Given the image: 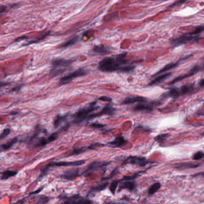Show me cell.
I'll list each match as a JSON object with an SVG mask.
<instances>
[{"label": "cell", "instance_id": "obj_1", "mask_svg": "<svg viewBox=\"0 0 204 204\" xmlns=\"http://www.w3.org/2000/svg\"><path fill=\"white\" fill-rule=\"evenodd\" d=\"M127 53H123L110 57H107L101 60L98 64V69L106 73L120 71L123 73H130L132 71L135 66L129 63L126 60Z\"/></svg>", "mask_w": 204, "mask_h": 204}, {"label": "cell", "instance_id": "obj_2", "mask_svg": "<svg viewBox=\"0 0 204 204\" xmlns=\"http://www.w3.org/2000/svg\"><path fill=\"white\" fill-rule=\"evenodd\" d=\"M99 108V107L97 106L96 102H92L90 103L88 106L80 108L72 116L73 118V122L74 123L78 124L88 120L89 116Z\"/></svg>", "mask_w": 204, "mask_h": 204}, {"label": "cell", "instance_id": "obj_3", "mask_svg": "<svg viewBox=\"0 0 204 204\" xmlns=\"http://www.w3.org/2000/svg\"><path fill=\"white\" fill-rule=\"evenodd\" d=\"M73 60L71 59H55L52 62V68L50 74L55 77L63 73L67 70V68L71 65Z\"/></svg>", "mask_w": 204, "mask_h": 204}, {"label": "cell", "instance_id": "obj_4", "mask_svg": "<svg viewBox=\"0 0 204 204\" xmlns=\"http://www.w3.org/2000/svg\"><path fill=\"white\" fill-rule=\"evenodd\" d=\"M85 164V160H80L71 162H52L48 164L41 171V173L39 176V178H43L47 175L48 171L50 168L53 167H69V166H80Z\"/></svg>", "mask_w": 204, "mask_h": 204}, {"label": "cell", "instance_id": "obj_5", "mask_svg": "<svg viewBox=\"0 0 204 204\" xmlns=\"http://www.w3.org/2000/svg\"><path fill=\"white\" fill-rule=\"evenodd\" d=\"M199 38V37L198 35L193 34L192 32L184 34L176 38H174L171 41V44L173 46L176 47L178 46L184 44H186L188 42L192 41H196L198 40Z\"/></svg>", "mask_w": 204, "mask_h": 204}, {"label": "cell", "instance_id": "obj_6", "mask_svg": "<svg viewBox=\"0 0 204 204\" xmlns=\"http://www.w3.org/2000/svg\"><path fill=\"white\" fill-rule=\"evenodd\" d=\"M86 74H87V72L85 70L82 69V68L79 69V70L71 73L68 74L66 76H65L62 77L60 79V80L59 82V84L60 85H66L68 83H70L74 79L85 76Z\"/></svg>", "mask_w": 204, "mask_h": 204}, {"label": "cell", "instance_id": "obj_7", "mask_svg": "<svg viewBox=\"0 0 204 204\" xmlns=\"http://www.w3.org/2000/svg\"><path fill=\"white\" fill-rule=\"evenodd\" d=\"M153 162L148 160L146 157H138V156H129L127 157L123 162L122 165L126 164H132L137 165L140 167H145L147 164L152 163Z\"/></svg>", "mask_w": 204, "mask_h": 204}, {"label": "cell", "instance_id": "obj_8", "mask_svg": "<svg viewBox=\"0 0 204 204\" xmlns=\"http://www.w3.org/2000/svg\"><path fill=\"white\" fill-rule=\"evenodd\" d=\"M110 162L107 161H93L88 165L87 169L82 174L86 175V174L89 173H90L93 171L102 169L104 167H107L109 164H110Z\"/></svg>", "mask_w": 204, "mask_h": 204}, {"label": "cell", "instance_id": "obj_9", "mask_svg": "<svg viewBox=\"0 0 204 204\" xmlns=\"http://www.w3.org/2000/svg\"><path fill=\"white\" fill-rule=\"evenodd\" d=\"M116 111V109L114 108L113 106H112L110 104H107L101 112L95 113V114H91L89 117L88 120H91L93 118H95L97 117L101 116L103 115H109V116H113L115 114Z\"/></svg>", "mask_w": 204, "mask_h": 204}, {"label": "cell", "instance_id": "obj_10", "mask_svg": "<svg viewBox=\"0 0 204 204\" xmlns=\"http://www.w3.org/2000/svg\"><path fill=\"white\" fill-rule=\"evenodd\" d=\"M79 168H73L65 171L62 174L59 176L60 178L66 180H73L79 176Z\"/></svg>", "mask_w": 204, "mask_h": 204}, {"label": "cell", "instance_id": "obj_11", "mask_svg": "<svg viewBox=\"0 0 204 204\" xmlns=\"http://www.w3.org/2000/svg\"><path fill=\"white\" fill-rule=\"evenodd\" d=\"M201 70V67L200 66H199V65H196V66H194V67L190 70V71L189 73H187V74H184V75H183V76H179V77H176V79H175L174 80H173L170 83V84H171V85H174V84H175L176 83H177V82H180V81H181V80H184V79H185L190 77H192V76H193V75H195V74H196V73H197L198 71H199Z\"/></svg>", "mask_w": 204, "mask_h": 204}, {"label": "cell", "instance_id": "obj_12", "mask_svg": "<svg viewBox=\"0 0 204 204\" xmlns=\"http://www.w3.org/2000/svg\"><path fill=\"white\" fill-rule=\"evenodd\" d=\"M147 101V98L145 97L140 96H129L126 98L121 102L122 104H131L135 102L143 103Z\"/></svg>", "mask_w": 204, "mask_h": 204}, {"label": "cell", "instance_id": "obj_13", "mask_svg": "<svg viewBox=\"0 0 204 204\" xmlns=\"http://www.w3.org/2000/svg\"><path fill=\"white\" fill-rule=\"evenodd\" d=\"M201 165L200 164H195L193 162H182L178 163L174 165V168L178 170H184V169H191L196 168L199 167Z\"/></svg>", "mask_w": 204, "mask_h": 204}, {"label": "cell", "instance_id": "obj_14", "mask_svg": "<svg viewBox=\"0 0 204 204\" xmlns=\"http://www.w3.org/2000/svg\"><path fill=\"white\" fill-rule=\"evenodd\" d=\"M128 141L121 136H119L116 137L114 140L108 143V145L110 147L112 148H118L121 147L125 145Z\"/></svg>", "mask_w": 204, "mask_h": 204}, {"label": "cell", "instance_id": "obj_15", "mask_svg": "<svg viewBox=\"0 0 204 204\" xmlns=\"http://www.w3.org/2000/svg\"><path fill=\"white\" fill-rule=\"evenodd\" d=\"M171 75V73H166L164 74L160 75L159 76H157V77H156L154 80H153L149 84L148 86H154V85H157L162 82H163L164 81H165V80H167V79H168Z\"/></svg>", "mask_w": 204, "mask_h": 204}, {"label": "cell", "instance_id": "obj_16", "mask_svg": "<svg viewBox=\"0 0 204 204\" xmlns=\"http://www.w3.org/2000/svg\"><path fill=\"white\" fill-rule=\"evenodd\" d=\"M135 188V183L134 181H132L131 180L128 181H125L119 187L118 192H120L123 189H128L129 191H132Z\"/></svg>", "mask_w": 204, "mask_h": 204}, {"label": "cell", "instance_id": "obj_17", "mask_svg": "<svg viewBox=\"0 0 204 204\" xmlns=\"http://www.w3.org/2000/svg\"><path fill=\"white\" fill-rule=\"evenodd\" d=\"M153 110V104L150 105L147 104H139L135 105L134 107V110L135 112H141V111H146V112H151Z\"/></svg>", "mask_w": 204, "mask_h": 204}, {"label": "cell", "instance_id": "obj_18", "mask_svg": "<svg viewBox=\"0 0 204 204\" xmlns=\"http://www.w3.org/2000/svg\"><path fill=\"white\" fill-rule=\"evenodd\" d=\"M181 92H180V89L178 88H173L171 89L167 93H165V96H168L173 98H177L180 96H181Z\"/></svg>", "mask_w": 204, "mask_h": 204}, {"label": "cell", "instance_id": "obj_19", "mask_svg": "<svg viewBox=\"0 0 204 204\" xmlns=\"http://www.w3.org/2000/svg\"><path fill=\"white\" fill-rule=\"evenodd\" d=\"M108 184V183L106 182V183H104L103 184H99L98 186H94V187H92L90 189V190H89V193H88V196L91 193H96V192H99L104 190V189H105L107 188Z\"/></svg>", "mask_w": 204, "mask_h": 204}, {"label": "cell", "instance_id": "obj_20", "mask_svg": "<svg viewBox=\"0 0 204 204\" xmlns=\"http://www.w3.org/2000/svg\"><path fill=\"white\" fill-rule=\"evenodd\" d=\"M179 64V62H175V63H169L167 65H165L162 69H161L160 71H159L156 74V75H158V74H162L163 73H165L167 72V71H169V70H171L173 68H174L175 67H176Z\"/></svg>", "mask_w": 204, "mask_h": 204}, {"label": "cell", "instance_id": "obj_21", "mask_svg": "<svg viewBox=\"0 0 204 204\" xmlns=\"http://www.w3.org/2000/svg\"><path fill=\"white\" fill-rule=\"evenodd\" d=\"M68 117V115H58L56 118H55L53 121V126L55 128H57Z\"/></svg>", "mask_w": 204, "mask_h": 204}, {"label": "cell", "instance_id": "obj_22", "mask_svg": "<svg viewBox=\"0 0 204 204\" xmlns=\"http://www.w3.org/2000/svg\"><path fill=\"white\" fill-rule=\"evenodd\" d=\"M17 174H18L17 171H11V170H6V171H4L2 173L1 179V180H6L10 177H12V176H14L17 175Z\"/></svg>", "mask_w": 204, "mask_h": 204}, {"label": "cell", "instance_id": "obj_23", "mask_svg": "<svg viewBox=\"0 0 204 204\" xmlns=\"http://www.w3.org/2000/svg\"><path fill=\"white\" fill-rule=\"evenodd\" d=\"M161 187V184L160 183L157 182L154 183L148 189V194L149 196L153 195L156 192H157Z\"/></svg>", "mask_w": 204, "mask_h": 204}, {"label": "cell", "instance_id": "obj_24", "mask_svg": "<svg viewBox=\"0 0 204 204\" xmlns=\"http://www.w3.org/2000/svg\"><path fill=\"white\" fill-rule=\"evenodd\" d=\"M18 138L15 137V138L11 139V140L7 141L6 143L1 145V148L4 150H8L10 148H11V147L13 146L15 144H16L18 142Z\"/></svg>", "mask_w": 204, "mask_h": 204}, {"label": "cell", "instance_id": "obj_25", "mask_svg": "<svg viewBox=\"0 0 204 204\" xmlns=\"http://www.w3.org/2000/svg\"><path fill=\"white\" fill-rule=\"evenodd\" d=\"M88 150V147H80V148H77L74 150H73L68 156L67 157H70L74 155H78L82 153H83L86 151V150Z\"/></svg>", "mask_w": 204, "mask_h": 204}, {"label": "cell", "instance_id": "obj_26", "mask_svg": "<svg viewBox=\"0 0 204 204\" xmlns=\"http://www.w3.org/2000/svg\"><path fill=\"white\" fill-rule=\"evenodd\" d=\"M93 52L98 54H106L109 53V51L103 46H95L93 48Z\"/></svg>", "mask_w": 204, "mask_h": 204}, {"label": "cell", "instance_id": "obj_27", "mask_svg": "<svg viewBox=\"0 0 204 204\" xmlns=\"http://www.w3.org/2000/svg\"><path fill=\"white\" fill-rule=\"evenodd\" d=\"M194 90V88L193 85H185L180 88L181 95H184L187 93H191Z\"/></svg>", "mask_w": 204, "mask_h": 204}, {"label": "cell", "instance_id": "obj_28", "mask_svg": "<svg viewBox=\"0 0 204 204\" xmlns=\"http://www.w3.org/2000/svg\"><path fill=\"white\" fill-rule=\"evenodd\" d=\"M78 39H79V37L77 36H76V37H73L72 38H71L70 40H68L67 41H66L65 43H63V44L62 45L61 47L62 48H66V47H68L73 44H74L77 41H78Z\"/></svg>", "mask_w": 204, "mask_h": 204}, {"label": "cell", "instance_id": "obj_29", "mask_svg": "<svg viewBox=\"0 0 204 204\" xmlns=\"http://www.w3.org/2000/svg\"><path fill=\"white\" fill-rule=\"evenodd\" d=\"M170 134H162L156 136L154 138V140L158 143H164L169 137Z\"/></svg>", "mask_w": 204, "mask_h": 204}, {"label": "cell", "instance_id": "obj_30", "mask_svg": "<svg viewBox=\"0 0 204 204\" xmlns=\"http://www.w3.org/2000/svg\"><path fill=\"white\" fill-rule=\"evenodd\" d=\"M120 183V180H114L112 182V183L110 184V187H109V189H110V191L111 192V193L113 194V195H115V192H116V190L117 188V186H118V183Z\"/></svg>", "mask_w": 204, "mask_h": 204}, {"label": "cell", "instance_id": "obj_31", "mask_svg": "<svg viewBox=\"0 0 204 204\" xmlns=\"http://www.w3.org/2000/svg\"><path fill=\"white\" fill-rule=\"evenodd\" d=\"M204 158V153L203 151H197L196 153H195L193 157H192V159L194 160H201Z\"/></svg>", "mask_w": 204, "mask_h": 204}, {"label": "cell", "instance_id": "obj_32", "mask_svg": "<svg viewBox=\"0 0 204 204\" xmlns=\"http://www.w3.org/2000/svg\"><path fill=\"white\" fill-rule=\"evenodd\" d=\"M142 173V172H140L138 173L135 174L134 175H130V176H125L122 179L119 180L120 182L123 181H128V180H134V179H135L137 177H138L139 175H140V174Z\"/></svg>", "mask_w": 204, "mask_h": 204}, {"label": "cell", "instance_id": "obj_33", "mask_svg": "<svg viewBox=\"0 0 204 204\" xmlns=\"http://www.w3.org/2000/svg\"><path fill=\"white\" fill-rule=\"evenodd\" d=\"M49 143L47 138H46L44 137H41L40 138L37 142V144H35L36 147H40V146H44Z\"/></svg>", "mask_w": 204, "mask_h": 204}, {"label": "cell", "instance_id": "obj_34", "mask_svg": "<svg viewBox=\"0 0 204 204\" xmlns=\"http://www.w3.org/2000/svg\"><path fill=\"white\" fill-rule=\"evenodd\" d=\"M50 201V198L46 196H40L38 198L37 203L38 204H44L47 203Z\"/></svg>", "mask_w": 204, "mask_h": 204}, {"label": "cell", "instance_id": "obj_35", "mask_svg": "<svg viewBox=\"0 0 204 204\" xmlns=\"http://www.w3.org/2000/svg\"><path fill=\"white\" fill-rule=\"evenodd\" d=\"M59 135V132H55L54 133H53L52 134H51L47 138V140H48V142L49 143H51V142H53L54 141H55L58 137Z\"/></svg>", "mask_w": 204, "mask_h": 204}, {"label": "cell", "instance_id": "obj_36", "mask_svg": "<svg viewBox=\"0 0 204 204\" xmlns=\"http://www.w3.org/2000/svg\"><path fill=\"white\" fill-rule=\"evenodd\" d=\"M10 134V129L8 128L7 129H4L3 130V131L1 132V135H0V139L2 140L4 138H5L6 137H7L9 134Z\"/></svg>", "mask_w": 204, "mask_h": 204}, {"label": "cell", "instance_id": "obj_37", "mask_svg": "<svg viewBox=\"0 0 204 204\" xmlns=\"http://www.w3.org/2000/svg\"><path fill=\"white\" fill-rule=\"evenodd\" d=\"M90 126L92 128H95V129H101V128H103L105 126V125H103V124H101V123H96V122H94L92 124L90 125Z\"/></svg>", "mask_w": 204, "mask_h": 204}, {"label": "cell", "instance_id": "obj_38", "mask_svg": "<svg viewBox=\"0 0 204 204\" xmlns=\"http://www.w3.org/2000/svg\"><path fill=\"white\" fill-rule=\"evenodd\" d=\"M49 34H50V32H47V33H46L45 35H43L41 37H40V38H39L37 40H36V41H30V42H29L28 43H27V44H26L25 46H27V45H29V44H34V43H38V42H39L40 41H41V40H42L43 39H44L46 37H47V35H49Z\"/></svg>", "mask_w": 204, "mask_h": 204}, {"label": "cell", "instance_id": "obj_39", "mask_svg": "<svg viewBox=\"0 0 204 204\" xmlns=\"http://www.w3.org/2000/svg\"><path fill=\"white\" fill-rule=\"evenodd\" d=\"M188 0H178L177 1L175 2L174 4H173L170 7L171 8H173V7H177V6H179V5H182L183 4H184V2H186Z\"/></svg>", "mask_w": 204, "mask_h": 204}, {"label": "cell", "instance_id": "obj_40", "mask_svg": "<svg viewBox=\"0 0 204 204\" xmlns=\"http://www.w3.org/2000/svg\"><path fill=\"white\" fill-rule=\"evenodd\" d=\"M204 31V26H200V27H198L196 29H195V31L192 32V33L193 34H195V35H198V34H199L201 32H202Z\"/></svg>", "mask_w": 204, "mask_h": 204}, {"label": "cell", "instance_id": "obj_41", "mask_svg": "<svg viewBox=\"0 0 204 204\" xmlns=\"http://www.w3.org/2000/svg\"><path fill=\"white\" fill-rule=\"evenodd\" d=\"M101 146H104L103 144L99 143H93L89 146H88V150H94L97 147H101Z\"/></svg>", "mask_w": 204, "mask_h": 204}, {"label": "cell", "instance_id": "obj_42", "mask_svg": "<svg viewBox=\"0 0 204 204\" xmlns=\"http://www.w3.org/2000/svg\"><path fill=\"white\" fill-rule=\"evenodd\" d=\"M99 100L102 101H104V102H111L112 101V99L110 97L108 96H102L101 97H99L98 98Z\"/></svg>", "mask_w": 204, "mask_h": 204}, {"label": "cell", "instance_id": "obj_43", "mask_svg": "<svg viewBox=\"0 0 204 204\" xmlns=\"http://www.w3.org/2000/svg\"><path fill=\"white\" fill-rule=\"evenodd\" d=\"M24 86V85H18V86L12 88L11 90V92H18V91H19L21 89V88H22Z\"/></svg>", "mask_w": 204, "mask_h": 204}, {"label": "cell", "instance_id": "obj_44", "mask_svg": "<svg viewBox=\"0 0 204 204\" xmlns=\"http://www.w3.org/2000/svg\"><path fill=\"white\" fill-rule=\"evenodd\" d=\"M43 189H44V186H43V187L39 188L38 189H37V190H35V191H34V192H32L30 193L29 194V196L32 195H37V194H38L40 192H41L42 191V190H43Z\"/></svg>", "mask_w": 204, "mask_h": 204}, {"label": "cell", "instance_id": "obj_45", "mask_svg": "<svg viewBox=\"0 0 204 204\" xmlns=\"http://www.w3.org/2000/svg\"><path fill=\"white\" fill-rule=\"evenodd\" d=\"M193 176H194V177H196V176H202V177H204V172H201V173H197V174L193 175Z\"/></svg>", "mask_w": 204, "mask_h": 204}, {"label": "cell", "instance_id": "obj_46", "mask_svg": "<svg viewBox=\"0 0 204 204\" xmlns=\"http://www.w3.org/2000/svg\"><path fill=\"white\" fill-rule=\"evenodd\" d=\"M199 85L201 86H204V79L201 80L200 82H199Z\"/></svg>", "mask_w": 204, "mask_h": 204}, {"label": "cell", "instance_id": "obj_47", "mask_svg": "<svg viewBox=\"0 0 204 204\" xmlns=\"http://www.w3.org/2000/svg\"><path fill=\"white\" fill-rule=\"evenodd\" d=\"M9 83H3V82H1V87H3V86H7L8 85Z\"/></svg>", "mask_w": 204, "mask_h": 204}, {"label": "cell", "instance_id": "obj_48", "mask_svg": "<svg viewBox=\"0 0 204 204\" xmlns=\"http://www.w3.org/2000/svg\"><path fill=\"white\" fill-rule=\"evenodd\" d=\"M203 135H204V133L203 134Z\"/></svg>", "mask_w": 204, "mask_h": 204}]
</instances>
